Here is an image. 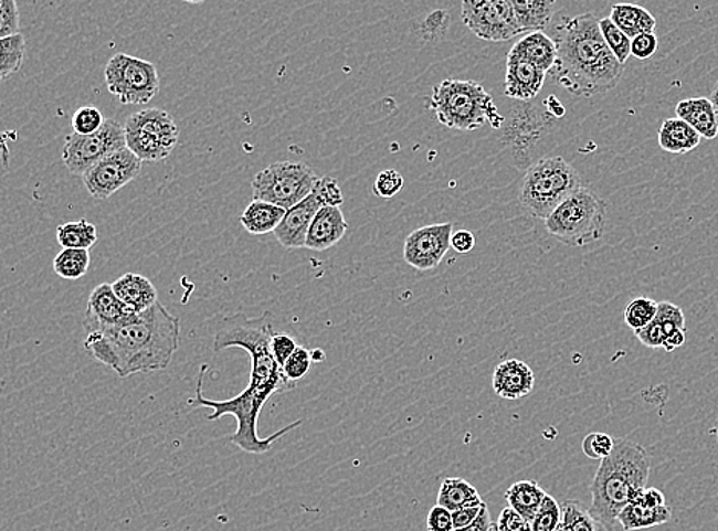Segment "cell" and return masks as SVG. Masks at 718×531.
Here are the masks:
<instances>
[{
    "instance_id": "1",
    "label": "cell",
    "mask_w": 718,
    "mask_h": 531,
    "mask_svg": "<svg viewBox=\"0 0 718 531\" xmlns=\"http://www.w3.org/2000/svg\"><path fill=\"white\" fill-rule=\"evenodd\" d=\"M273 336L275 331H273L270 311L262 312L257 317H249L244 312L222 316L213 334V351L220 352L229 348H242L247 351L252 360L249 386L233 399L221 400V402L205 399L202 394V384L209 367L202 364L198 375L197 397L189 399L188 402L193 407L213 410L212 415L208 417L209 422H215L225 415L235 417L237 429L230 437V442L245 454H265L272 449L277 439L285 437L288 432L295 431L303 424V420H297L270 437L261 438L257 435V420L265 403L273 395L285 394L296 387V384L285 376L283 368L277 364L272 354Z\"/></svg>"
},
{
    "instance_id": "2",
    "label": "cell",
    "mask_w": 718,
    "mask_h": 531,
    "mask_svg": "<svg viewBox=\"0 0 718 531\" xmlns=\"http://www.w3.org/2000/svg\"><path fill=\"white\" fill-rule=\"evenodd\" d=\"M181 320L161 302L113 327L86 331L85 348L122 380L168 370L180 348Z\"/></svg>"
},
{
    "instance_id": "3",
    "label": "cell",
    "mask_w": 718,
    "mask_h": 531,
    "mask_svg": "<svg viewBox=\"0 0 718 531\" xmlns=\"http://www.w3.org/2000/svg\"><path fill=\"white\" fill-rule=\"evenodd\" d=\"M555 42L558 59L550 75L570 94H606L624 77V65L611 53L593 13L567 19L559 25Z\"/></svg>"
},
{
    "instance_id": "4",
    "label": "cell",
    "mask_w": 718,
    "mask_h": 531,
    "mask_svg": "<svg viewBox=\"0 0 718 531\" xmlns=\"http://www.w3.org/2000/svg\"><path fill=\"white\" fill-rule=\"evenodd\" d=\"M652 459L641 444L616 439L610 457L602 459L591 482L590 513L613 530L617 517L648 482Z\"/></svg>"
},
{
    "instance_id": "5",
    "label": "cell",
    "mask_w": 718,
    "mask_h": 531,
    "mask_svg": "<svg viewBox=\"0 0 718 531\" xmlns=\"http://www.w3.org/2000/svg\"><path fill=\"white\" fill-rule=\"evenodd\" d=\"M431 108L436 120L455 130H475L487 123L498 129L504 120L490 94L472 81L447 78L439 83L432 91Z\"/></svg>"
},
{
    "instance_id": "6",
    "label": "cell",
    "mask_w": 718,
    "mask_h": 531,
    "mask_svg": "<svg viewBox=\"0 0 718 531\" xmlns=\"http://www.w3.org/2000/svg\"><path fill=\"white\" fill-rule=\"evenodd\" d=\"M581 188V177L569 161L562 157L542 158L527 169L519 202L531 216L546 221Z\"/></svg>"
},
{
    "instance_id": "7",
    "label": "cell",
    "mask_w": 718,
    "mask_h": 531,
    "mask_svg": "<svg viewBox=\"0 0 718 531\" xmlns=\"http://www.w3.org/2000/svg\"><path fill=\"white\" fill-rule=\"evenodd\" d=\"M605 221V202L593 190L582 185L545 222L550 235L557 237L559 243L566 244L567 247H585L601 240Z\"/></svg>"
},
{
    "instance_id": "8",
    "label": "cell",
    "mask_w": 718,
    "mask_h": 531,
    "mask_svg": "<svg viewBox=\"0 0 718 531\" xmlns=\"http://www.w3.org/2000/svg\"><path fill=\"white\" fill-rule=\"evenodd\" d=\"M317 181L319 177L315 170L304 162L279 161L270 164L253 178V197L289 210L312 195Z\"/></svg>"
},
{
    "instance_id": "9",
    "label": "cell",
    "mask_w": 718,
    "mask_h": 531,
    "mask_svg": "<svg viewBox=\"0 0 718 531\" xmlns=\"http://www.w3.org/2000/svg\"><path fill=\"white\" fill-rule=\"evenodd\" d=\"M126 148L142 162L166 160L177 148L180 129L168 110L146 109L129 115L125 125Z\"/></svg>"
},
{
    "instance_id": "10",
    "label": "cell",
    "mask_w": 718,
    "mask_h": 531,
    "mask_svg": "<svg viewBox=\"0 0 718 531\" xmlns=\"http://www.w3.org/2000/svg\"><path fill=\"white\" fill-rule=\"evenodd\" d=\"M105 82L122 105H148L160 93L157 66L129 54L110 57L105 67Z\"/></svg>"
},
{
    "instance_id": "11",
    "label": "cell",
    "mask_w": 718,
    "mask_h": 531,
    "mask_svg": "<svg viewBox=\"0 0 718 531\" xmlns=\"http://www.w3.org/2000/svg\"><path fill=\"white\" fill-rule=\"evenodd\" d=\"M126 148L125 126L117 120H106L93 135H67L62 160L73 176H85L97 162Z\"/></svg>"
},
{
    "instance_id": "12",
    "label": "cell",
    "mask_w": 718,
    "mask_h": 531,
    "mask_svg": "<svg viewBox=\"0 0 718 531\" xmlns=\"http://www.w3.org/2000/svg\"><path fill=\"white\" fill-rule=\"evenodd\" d=\"M462 19L483 41L507 42L522 34L511 0H464Z\"/></svg>"
},
{
    "instance_id": "13",
    "label": "cell",
    "mask_w": 718,
    "mask_h": 531,
    "mask_svg": "<svg viewBox=\"0 0 718 531\" xmlns=\"http://www.w3.org/2000/svg\"><path fill=\"white\" fill-rule=\"evenodd\" d=\"M142 161L128 148L97 162L83 176V184L91 197L108 200L115 192L128 185L140 176Z\"/></svg>"
},
{
    "instance_id": "14",
    "label": "cell",
    "mask_w": 718,
    "mask_h": 531,
    "mask_svg": "<svg viewBox=\"0 0 718 531\" xmlns=\"http://www.w3.org/2000/svg\"><path fill=\"white\" fill-rule=\"evenodd\" d=\"M452 233H454L452 222L414 230L404 241V261L419 272H430L439 267L447 249L451 248Z\"/></svg>"
},
{
    "instance_id": "15",
    "label": "cell",
    "mask_w": 718,
    "mask_h": 531,
    "mask_svg": "<svg viewBox=\"0 0 718 531\" xmlns=\"http://www.w3.org/2000/svg\"><path fill=\"white\" fill-rule=\"evenodd\" d=\"M135 312L115 295L113 284L97 285L87 300L85 331L94 328L113 327L133 319Z\"/></svg>"
},
{
    "instance_id": "16",
    "label": "cell",
    "mask_w": 718,
    "mask_h": 531,
    "mask_svg": "<svg viewBox=\"0 0 718 531\" xmlns=\"http://www.w3.org/2000/svg\"><path fill=\"white\" fill-rule=\"evenodd\" d=\"M320 209H323V204L317 200L315 193H312L295 208L287 210L283 222L275 232L277 243L285 248H305L308 230Z\"/></svg>"
},
{
    "instance_id": "17",
    "label": "cell",
    "mask_w": 718,
    "mask_h": 531,
    "mask_svg": "<svg viewBox=\"0 0 718 531\" xmlns=\"http://www.w3.org/2000/svg\"><path fill=\"white\" fill-rule=\"evenodd\" d=\"M547 73L524 59L507 55L504 94L519 102H530L545 86Z\"/></svg>"
},
{
    "instance_id": "18",
    "label": "cell",
    "mask_w": 718,
    "mask_h": 531,
    "mask_svg": "<svg viewBox=\"0 0 718 531\" xmlns=\"http://www.w3.org/2000/svg\"><path fill=\"white\" fill-rule=\"evenodd\" d=\"M492 386L498 397L519 400L535 390V374L529 364L518 359L504 360L495 368Z\"/></svg>"
},
{
    "instance_id": "19",
    "label": "cell",
    "mask_w": 718,
    "mask_h": 531,
    "mask_svg": "<svg viewBox=\"0 0 718 531\" xmlns=\"http://www.w3.org/2000/svg\"><path fill=\"white\" fill-rule=\"evenodd\" d=\"M348 232V222L340 208H323L317 212L308 230L305 248L324 252L335 247Z\"/></svg>"
},
{
    "instance_id": "20",
    "label": "cell",
    "mask_w": 718,
    "mask_h": 531,
    "mask_svg": "<svg viewBox=\"0 0 718 531\" xmlns=\"http://www.w3.org/2000/svg\"><path fill=\"white\" fill-rule=\"evenodd\" d=\"M678 331H686L685 315L672 302H658L656 319L644 330L634 332L642 344L648 348H664L666 340Z\"/></svg>"
},
{
    "instance_id": "21",
    "label": "cell",
    "mask_w": 718,
    "mask_h": 531,
    "mask_svg": "<svg viewBox=\"0 0 718 531\" xmlns=\"http://www.w3.org/2000/svg\"><path fill=\"white\" fill-rule=\"evenodd\" d=\"M514 57L524 59V61L534 63L539 70L550 74L558 59V47L555 39H551L545 31L537 33L524 34L518 42L511 46L509 54Z\"/></svg>"
},
{
    "instance_id": "22",
    "label": "cell",
    "mask_w": 718,
    "mask_h": 531,
    "mask_svg": "<svg viewBox=\"0 0 718 531\" xmlns=\"http://www.w3.org/2000/svg\"><path fill=\"white\" fill-rule=\"evenodd\" d=\"M677 118L688 123L701 138L714 140L718 137V110L711 98H686L677 103Z\"/></svg>"
},
{
    "instance_id": "23",
    "label": "cell",
    "mask_w": 718,
    "mask_h": 531,
    "mask_svg": "<svg viewBox=\"0 0 718 531\" xmlns=\"http://www.w3.org/2000/svg\"><path fill=\"white\" fill-rule=\"evenodd\" d=\"M113 288L118 299L135 312L148 311L155 304L160 302L157 288L148 277L135 275V273L118 277L113 284Z\"/></svg>"
},
{
    "instance_id": "24",
    "label": "cell",
    "mask_w": 718,
    "mask_h": 531,
    "mask_svg": "<svg viewBox=\"0 0 718 531\" xmlns=\"http://www.w3.org/2000/svg\"><path fill=\"white\" fill-rule=\"evenodd\" d=\"M701 137L680 118H666L658 130V146L668 153H688L697 149Z\"/></svg>"
},
{
    "instance_id": "25",
    "label": "cell",
    "mask_w": 718,
    "mask_h": 531,
    "mask_svg": "<svg viewBox=\"0 0 718 531\" xmlns=\"http://www.w3.org/2000/svg\"><path fill=\"white\" fill-rule=\"evenodd\" d=\"M287 210L277 208L270 202L253 200L240 217L242 227L247 230L250 235H267L275 233L283 222Z\"/></svg>"
},
{
    "instance_id": "26",
    "label": "cell",
    "mask_w": 718,
    "mask_h": 531,
    "mask_svg": "<svg viewBox=\"0 0 718 531\" xmlns=\"http://www.w3.org/2000/svg\"><path fill=\"white\" fill-rule=\"evenodd\" d=\"M611 21L619 30L624 31L630 39L645 33H654L656 30V18L644 7L633 6V3H619L611 8Z\"/></svg>"
},
{
    "instance_id": "27",
    "label": "cell",
    "mask_w": 718,
    "mask_h": 531,
    "mask_svg": "<svg viewBox=\"0 0 718 531\" xmlns=\"http://www.w3.org/2000/svg\"><path fill=\"white\" fill-rule=\"evenodd\" d=\"M483 499L478 490L463 478H446L440 486L436 506H442L454 513V511L466 509V507L483 506Z\"/></svg>"
},
{
    "instance_id": "28",
    "label": "cell",
    "mask_w": 718,
    "mask_h": 531,
    "mask_svg": "<svg viewBox=\"0 0 718 531\" xmlns=\"http://www.w3.org/2000/svg\"><path fill=\"white\" fill-rule=\"evenodd\" d=\"M511 3L522 34L545 31L553 18L555 2L551 0H511Z\"/></svg>"
},
{
    "instance_id": "29",
    "label": "cell",
    "mask_w": 718,
    "mask_h": 531,
    "mask_svg": "<svg viewBox=\"0 0 718 531\" xmlns=\"http://www.w3.org/2000/svg\"><path fill=\"white\" fill-rule=\"evenodd\" d=\"M546 497V491L542 490V487L537 481L515 482L506 491V499L509 502L510 509L521 514L530 524L535 517H537L538 510L541 509Z\"/></svg>"
},
{
    "instance_id": "30",
    "label": "cell",
    "mask_w": 718,
    "mask_h": 531,
    "mask_svg": "<svg viewBox=\"0 0 718 531\" xmlns=\"http://www.w3.org/2000/svg\"><path fill=\"white\" fill-rule=\"evenodd\" d=\"M672 518L673 510L669 506L650 509V507L629 505L619 514L617 522L625 531H634L664 525L672 521Z\"/></svg>"
},
{
    "instance_id": "31",
    "label": "cell",
    "mask_w": 718,
    "mask_h": 531,
    "mask_svg": "<svg viewBox=\"0 0 718 531\" xmlns=\"http://www.w3.org/2000/svg\"><path fill=\"white\" fill-rule=\"evenodd\" d=\"M97 240V227L86 220L66 222L57 227V241L63 248L89 249Z\"/></svg>"
},
{
    "instance_id": "32",
    "label": "cell",
    "mask_w": 718,
    "mask_h": 531,
    "mask_svg": "<svg viewBox=\"0 0 718 531\" xmlns=\"http://www.w3.org/2000/svg\"><path fill=\"white\" fill-rule=\"evenodd\" d=\"M55 275L62 279L77 280L85 276L91 265L89 249L63 248L54 257Z\"/></svg>"
},
{
    "instance_id": "33",
    "label": "cell",
    "mask_w": 718,
    "mask_h": 531,
    "mask_svg": "<svg viewBox=\"0 0 718 531\" xmlns=\"http://www.w3.org/2000/svg\"><path fill=\"white\" fill-rule=\"evenodd\" d=\"M562 509V530L564 531H613L590 513L578 501H567Z\"/></svg>"
},
{
    "instance_id": "34",
    "label": "cell",
    "mask_w": 718,
    "mask_h": 531,
    "mask_svg": "<svg viewBox=\"0 0 718 531\" xmlns=\"http://www.w3.org/2000/svg\"><path fill=\"white\" fill-rule=\"evenodd\" d=\"M25 35L19 33L11 38L0 39V75L3 81L11 74L18 73L25 61Z\"/></svg>"
},
{
    "instance_id": "35",
    "label": "cell",
    "mask_w": 718,
    "mask_h": 531,
    "mask_svg": "<svg viewBox=\"0 0 718 531\" xmlns=\"http://www.w3.org/2000/svg\"><path fill=\"white\" fill-rule=\"evenodd\" d=\"M657 311L658 304L656 300L650 299V297H637V299H633L632 302L626 305L624 315L625 323L634 332L644 330L645 327H648L656 319Z\"/></svg>"
},
{
    "instance_id": "36",
    "label": "cell",
    "mask_w": 718,
    "mask_h": 531,
    "mask_svg": "<svg viewBox=\"0 0 718 531\" xmlns=\"http://www.w3.org/2000/svg\"><path fill=\"white\" fill-rule=\"evenodd\" d=\"M599 28H601L602 38H604L611 53L622 65H625L630 55H632V39L624 31L619 30L610 18L601 19Z\"/></svg>"
},
{
    "instance_id": "37",
    "label": "cell",
    "mask_w": 718,
    "mask_h": 531,
    "mask_svg": "<svg viewBox=\"0 0 718 531\" xmlns=\"http://www.w3.org/2000/svg\"><path fill=\"white\" fill-rule=\"evenodd\" d=\"M562 522V509L557 499L547 495L537 517L531 521L534 531H557Z\"/></svg>"
},
{
    "instance_id": "38",
    "label": "cell",
    "mask_w": 718,
    "mask_h": 531,
    "mask_svg": "<svg viewBox=\"0 0 718 531\" xmlns=\"http://www.w3.org/2000/svg\"><path fill=\"white\" fill-rule=\"evenodd\" d=\"M106 118L95 106H83L75 110L71 126H73L74 134L77 135H93L98 132L105 125Z\"/></svg>"
},
{
    "instance_id": "39",
    "label": "cell",
    "mask_w": 718,
    "mask_h": 531,
    "mask_svg": "<svg viewBox=\"0 0 718 531\" xmlns=\"http://www.w3.org/2000/svg\"><path fill=\"white\" fill-rule=\"evenodd\" d=\"M614 446H616V439L610 437L609 434H602V432H593V434L587 435L582 442V450L587 457L599 459V461L610 457Z\"/></svg>"
},
{
    "instance_id": "40",
    "label": "cell",
    "mask_w": 718,
    "mask_h": 531,
    "mask_svg": "<svg viewBox=\"0 0 718 531\" xmlns=\"http://www.w3.org/2000/svg\"><path fill=\"white\" fill-rule=\"evenodd\" d=\"M312 351H308L304 347H297V350L293 352V355L289 357L283 367L284 374L289 382L296 384L312 370Z\"/></svg>"
},
{
    "instance_id": "41",
    "label": "cell",
    "mask_w": 718,
    "mask_h": 531,
    "mask_svg": "<svg viewBox=\"0 0 718 531\" xmlns=\"http://www.w3.org/2000/svg\"><path fill=\"white\" fill-rule=\"evenodd\" d=\"M323 208H340L344 204V192L339 181L332 177L319 178L315 190H313Z\"/></svg>"
},
{
    "instance_id": "42",
    "label": "cell",
    "mask_w": 718,
    "mask_h": 531,
    "mask_svg": "<svg viewBox=\"0 0 718 531\" xmlns=\"http://www.w3.org/2000/svg\"><path fill=\"white\" fill-rule=\"evenodd\" d=\"M403 185L402 173L397 172L394 169L383 170L374 182V193L377 197L383 198V200H391V198L399 195Z\"/></svg>"
},
{
    "instance_id": "43",
    "label": "cell",
    "mask_w": 718,
    "mask_h": 531,
    "mask_svg": "<svg viewBox=\"0 0 718 531\" xmlns=\"http://www.w3.org/2000/svg\"><path fill=\"white\" fill-rule=\"evenodd\" d=\"M21 14L14 0H0V38L7 39L19 34Z\"/></svg>"
},
{
    "instance_id": "44",
    "label": "cell",
    "mask_w": 718,
    "mask_h": 531,
    "mask_svg": "<svg viewBox=\"0 0 718 531\" xmlns=\"http://www.w3.org/2000/svg\"><path fill=\"white\" fill-rule=\"evenodd\" d=\"M296 350L297 343L292 336L284 334V332H275L272 339V354L281 368L284 367L285 362H287Z\"/></svg>"
},
{
    "instance_id": "45",
    "label": "cell",
    "mask_w": 718,
    "mask_h": 531,
    "mask_svg": "<svg viewBox=\"0 0 718 531\" xmlns=\"http://www.w3.org/2000/svg\"><path fill=\"white\" fill-rule=\"evenodd\" d=\"M657 47V35L654 33H645L632 39V55L637 61H648L656 54Z\"/></svg>"
},
{
    "instance_id": "46",
    "label": "cell",
    "mask_w": 718,
    "mask_h": 531,
    "mask_svg": "<svg viewBox=\"0 0 718 531\" xmlns=\"http://www.w3.org/2000/svg\"><path fill=\"white\" fill-rule=\"evenodd\" d=\"M427 531H454V519L452 511L442 506L432 507L427 514Z\"/></svg>"
},
{
    "instance_id": "47",
    "label": "cell",
    "mask_w": 718,
    "mask_h": 531,
    "mask_svg": "<svg viewBox=\"0 0 718 531\" xmlns=\"http://www.w3.org/2000/svg\"><path fill=\"white\" fill-rule=\"evenodd\" d=\"M498 531H534L531 524L510 507L504 509L498 518Z\"/></svg>"
},
{
    "instance_id": "48",
    "label": "cell",
    "mask_w": 718,
    "mask_h": 531,
    "mask_svg": "<svg viewBox=\"0 0 718 531\" xmlns=\"http://www.w3.org/2000/svg\"><path fill=\"white\" fill-rule=\"evenodd\" d=\"M630 505H638L644 507H650V509H658V507H665L666 498L661 490L654 489V487H645L634 495L633 501Z\"/></svg>"
},
{
    "instance_id": "49",
    "label": "cell",
    "mask_w": 718,
    "mask_h": 531,
    "mask_svg": "<svg viewBox=\"0 0 718 531\" xmlns=\"http://www.w3.org/2000/svg\"><path fill=\"white\" fill-rule=\"evenodd\" d=\"M474 247L475 236L474 233L469 232V230H457V232L452 233L451 248L455 249L460 255L471 253Z\"/></svg>"
},
{
    "instance_id": "50",
    "label": "cell",
    "mask_w": 718,
    "mask_h": 531,
    "mask_svg": "<svg viewBox=\"0 0 718 531\" xmlns=\"http://www.w3.org/2000/svg\"><path fill=\"white\" fill-rule=\"evenodd\" d=\"M483 506L466 507V509L454 511V513H452V519H454V529H466V527L474 524L479 514H482Z\"/></svg>"
},
{
    "instance_id": "51",
    "label": "cell",
    "mask_w": 718,
    "mask_h": 531,
    "mask_svg": "<svg viewBox=\"0 0 718 531\" xmlns=\"http://www.w3.org/2000/svg\"><path fill=\"white\" fill-rule=\"evenodd\" d=\"M454 531H498V525L492 522L489 509H487V506L484 505L482 514H479L477 521H475L474 524L466 527V529Z\"/></svg>"
},
{
    "instance_id": "52",
    "label": "cell",
    "mask_w": 718,
    "mask_h": 531,
    "mask_svg": "<svg viewBox=\"0 0 718 531\" xmlns=\"http://www.w3.org/2000/svg\"><path fill=\"white\" fill-rule=\"evenodd\" d=\"M325 359H327V357H325V352L323 350H319V348H316V350L312 351L313 363H323L325 362Z\"/></svg>"
},
{
    "instance_id": "53",
    "label": "cell",
    "mask_w": 718,
    "mask_h": 531,
    "mask_svg": "<svg viewBox=\"0 0 718 531\" xmlns=\"http://www.w3.org/2000/svg\"><path fill=\"white\" fill-rule=\"evenodd\" d=\"M709 98H711L714 105H716V108L718 110V82H717L716 88H714V91H712L711 97H709Z\"/></svg>"
},
{
    "instance_id": "54",
    "label": "cell",
    "mask_w": 718,
    "mask_h": 531,
    "mask_svg": "<svg viewBox=\"0 0 718 531\" xmlns=\"http://www.w3.org/2000/svg\"><path fill=\"white\" fill-rule=\"evenodd\" d=\"M716 437H717V443H718V420H717V423H716Z\"/></svg>"
},
{
    "instance_id": "55",
    "label": "cell",
    "mask_w": 718,
    "mask_h": 531,
    "mask_svg": "<svg viewBox=\"0 0 718 531\" xmlns=\"http://www.w3.org/2000/svg\"><path fill=\"white\" fill-rule=\"evenodd\" d=\"M557 531H564V530H562V525H559V529Z\"/></svg>"
}]
</instances>
